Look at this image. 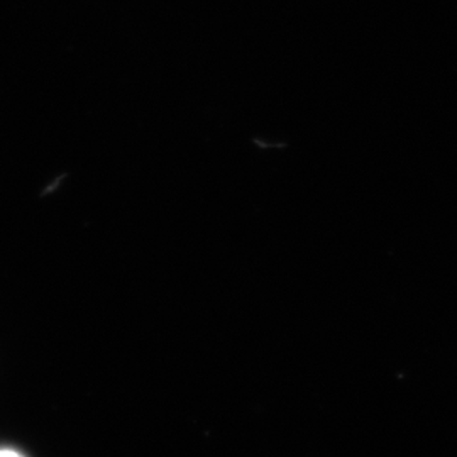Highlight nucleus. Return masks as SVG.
I'll list each match as a JSON object with an SVG mask.
<instances>
[{
	"instance_id": "1",
	"label": "nucleus",
	"mask_w": 457,
	"mask_h": 457,
	"mask_svg": "<svg viewBox=\"0 0 457 457\" xmlns=\"http://www.w3.org/2000/svg\"><path fill=\"white\" fill-rule=\"evenodd\" d=\"M0 457H22L21 454H17L14 451H0Z\"/></svg>"
}]
</instances>
